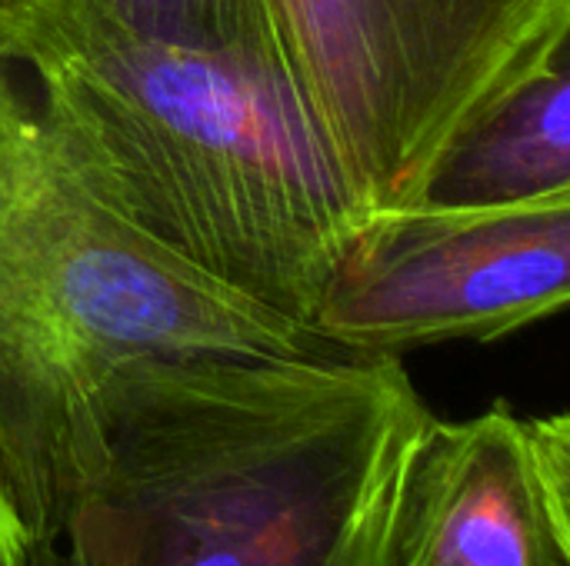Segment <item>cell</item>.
<instances>
[{"label":"cell","mask_w":570,"mask_h":566,"mask_svg":"<svg viewBox=\"0 0 570 566\" xmlns=\"http://www.w3.org/2000/svg\"><path fill=\"white\" fill-rule=\"evenodd\" d=\"M0 566H37V550L0 467Z\"/></svg>","instance_id":"cell-9"},{"label":"cell","mask_w":570,"mask_h":566,"mask_svg":"<svg viewBox=\"0 0 570 566\" xmlns=\"http://www.w3.org/2000/svg\"><path fill=\"white\" fill-rule=\"evenodd\" d=\"M124 27L187 47L274 53L264 0H94Z\"/></svg>","instance_id":"cell-8"},{"label":"cell","mask_w":570,"mask_h":566,"mask_svg":"<svg viewBox=\"0 0 570 566\" xmlns=\"http://www.w3.org/2000/svg\"><path fill=\"white\" fill-rule=\"evenodd\" d=\"M431 417L391 354L137 360L40 566H391Z\"/></svg>","instance_id":"cell-1"},{"label":"cell","mask_w":570,"mask_h":566,"mask_svg":"<svg viewBox=\"0 0 570 566\" xmlns=\"http://www.w3.org/2000/svg\"><path fill=\"white\" fill-rule=\"evenodd\" d=\"M391 566H570V417H431Z\"/></svg>","instance_id":"cell-6"},{"label":"cell","mask_w":570,"mask_h":566,"mask_svg":"<svg viewBox=\"0 0 570 566\" xmlns=\"http://www.w3.org/2000/svg\"><path fill=\"white\" fill-rule=\"evenodd\" d=\"M570 297V193L488 210L414 203L351 237L311 330L334 350L391 354L501 340Z\"/></svg>","instance_id":"cell-5"},{"label":"cell","mask_w":570,"mask_h":566,"mask_svg":"<svg viewBox=\"0 0 570 566\" xmlns=\"http://www.w3.org/2000/svg\"><path fill=\"white\" fill-rule=\"evenodd\" d=\"M327 350L107 214L0 50V467L37 566L100 464V404L124 367Z\"/></svg>","instance_id":"cell-3"},{"label":"cell","mask_w":570,"mask_h":566,"mask_svg":"<svg viewBox=\"0 0 570 566\" xmlns=\"http://www.w3.org/2000/svg\"><path fill=\"white\" fill-rule=\"evenodd\" d=\"M570 193L568 47L468 123L438 157L424 207L488 210Z\"/></svg>","instance_id":"cell-7"},{"label":"cell","mask_w":570,"mask_h":566,"mask_svg":"<svg viewBox=\"0 0 570 566\" xmlns=\"http://www.w3.org/2000/svg\"><path fill=\"white\" fill-rule=\"evenodd\" d=\"M281 60L367 217L568 47L570 0H264Z\"/></svg>","instance_id":"cell-4"},{"label":"cell","mask_w":570,"mask_h":566,"mask_svg":"<svg viewBox=\"0 0 570 566\" xmlns=\"http://www.w3.org/2000/svg\"><path fill=\"white\" fill-rule=\"evenodd\" d=\"M0 50L107 214L311 330L367 214L281 57L147 37L94 0L3 10Z\"/></svg>","instance_id":"cell-2"},{"label":"cell","mask_w":570,"mask_h":566,"mask_svg":"<svg viewBox=\"0 0 570 566\" xmlns=\"http://www.w3.org/2000/svg\"><path fill=\"white\" fill-rule=\"evenodd\" d=\"M17 3H23V0H0V13L10 10V7H17Z\"/></svg>","instance_id":"cell-10"}]
</instances>
